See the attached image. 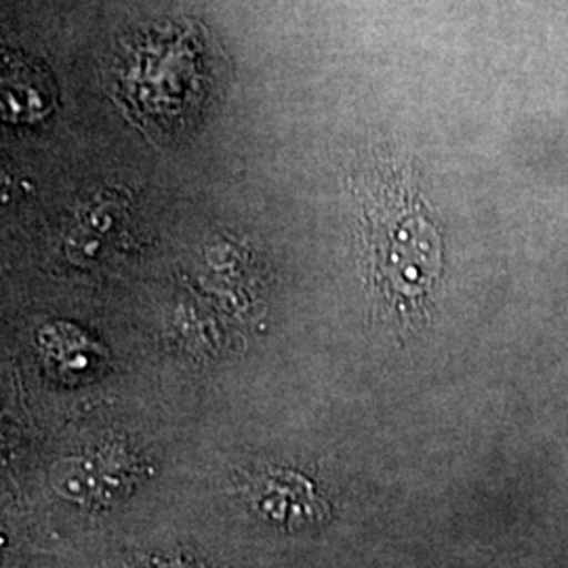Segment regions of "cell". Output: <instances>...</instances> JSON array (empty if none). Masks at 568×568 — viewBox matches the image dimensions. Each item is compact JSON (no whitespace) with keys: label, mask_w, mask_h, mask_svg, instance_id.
<instances>
[{"label":"cell","mask_w":568,"mask_h":568,"mask_svg":"<svg viewBox=\"0 0 568 568\" xmlns=\"http://www.w3.org/2000/svg\"><path fill=\"white\" fill-rule=\"evenodd\" d=\"M371 241L377 270L400 293L426 291L440 272V241L436 227L408 196L375 204Z\"/></svg>","instance_id":"obj_1"},{"label":"cell","mask_w":568,"mask_h":568,"mask_svg":"<svg viewBox=\"0 0 568 568\" xmlns=\"http://www.w3.org/2000/svg\"><path fill=\"white\" fill-rule=\"evenodd\" d=\"M246 499L260 518L286 530L323 527L331 508L314 485L297 471L270 469L251 480Z\"/></svg>","instance_id":"obj_2"},{"label":"cell","mask_w":568,"mask_h":568,"mask_svg":"<svg viewBox=\"0 0 568 568\" xmlns=\"http://www.w3.org/2000/svg\"><path fill=\"white\" fill-rule=\"evenodd\" d=\"M150 568H206L203 562L196 560H185V558H175V560H166V562H154Z\"/></svg>","instance_id":"obj_3"}]
</instances>
